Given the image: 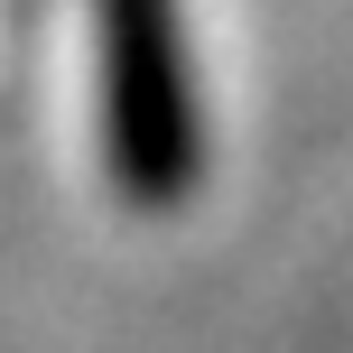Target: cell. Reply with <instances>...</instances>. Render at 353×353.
<instances>
[{
	"label": "cell",
	"instance_id": "6da1fadb",
	"mask_svg": "<svg viewBox=\"0 0 353 353\" xmlns=\"http://www.w3.org/2000/svg\"><path fill=\"white\" fill-rule=\"evenodd\" d=\"M103 103H112V159L140 205L195 186V112L176 84V28L168 0H103Z\"/></svg>",
	"mask_w": 353,
	"mask_h": 353
}]
</instances>
